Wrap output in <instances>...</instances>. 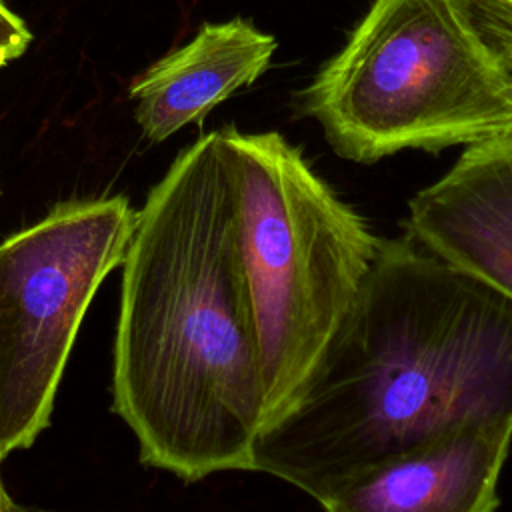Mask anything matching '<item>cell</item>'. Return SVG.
<instances>
[{
    "mask_svg": "<svg viewBox=\"0 0 512 512\" xmlns=\"http://www.w3.org/2000/svg\"><path fill=\"white\" fill-rule=\"evenodd\" d=\"M512 422V300L424 250L380 238L364 282L252 472L324 504L376 464L464 426Z\"/></svg>",
    "mask_w": 512,
    "mask_h": 512,
    "instance_id": "cell-1",
    "label": "cell"
},
{
    "mask_svg": "<svg viewBox=\"0 0 512 512\" xmlns=\"http://www.w3.org/2000/svg\"><path fill=\"white\" fill-rule=\"evenodd\" d=\"M120 266L112 410L140 460L184 482L252 472L264 384L218 130L150 190Z\"/></svg>",
    "mask_w": 512,
    "mask_h": 512,
    "instance_id": "cell-2",
    "label": "cell"
},
{
    "mask_svg": "<svg viewBox=\"0 0 512 512\" xmlns=\"http://www.w3.org/2000/svg\"><path fill=\"white\" fill-rule=\"evenodd\" d=\"M346 160L440 152L512 132V78L472 0H374L300 92Z\"/></svg>",
    "mask_w": 512,
    "mask_h": 512,
    "instance_id": "cell-3",
    "label": "cell"
},
{
    "mask_svg": "<svg viewBox=\"0 0 512 512\" xmlns=\"http://www.w3.org/2000/svg\"><path fill=\"white\" fill-rule=\"evenodd\" d=\"M218 134L258 336L264 426L316 364L380 238L282 134L234 126Z\"/></svg>",
    "mask_w": 512,
    "mask_h": 512,
    "instance_id": "cell-4",
    "label": "cell"
},
{
    "mask_svg": "<svg viewBox=\"0 0 512 512\" xmlns=\"http://www.w3.org/2000/svg\"><path fill=\"white\" fill-rule=\"evenodd\" d=\"M134 222L124 196L72 200L0 242V464L50 424L84 314Z\"/></svg>",
    "mask_w": 512,
    "mask_h": 512,
    "instance_id": "cell-5",
    "label": "cell"
},
{
    "mask_svg": "<svg viewBox=\"0 0 512 512\" xmlns=\"http://www.w3.org/2000/svg\"><path fill=\"white\" fill-rule=\"evenodd\" d=\"M406 236L512 300V132L466 146L408 202Z\"/></svg>",
    "mask_w": 512,
    "mask_h": 512,
    "instance_id": "cell-6",
    "label": "cell"
},
{
    "mask_svg": "<svg viewBox=\"0 0 512 512\" xmlns=\"http://www.w3.org/2000/svg\"><path fill=\"white\" fill-rule=\"evenodd\" d=\"M512 422L464 426L392 456L322 504L324 512H496Z\"/></svg>",
    "mask_w": 512,
    "mask_h": 512,
    "instance_id": "cell-7",
    "label": "cell"
},
{
    "mask_svg": "<svg viewBox=\"0 0 512 512\" xmlns=\"http://www.w3.org/2000/svg\"><path fill=\"white\" fill-rule=\"evenodd\" d=\"M278 40L250 20L206 22L184 46L156 60L130 88L144 136L162 142L242 88L272 62Z\"/></svg>",
    "mask_w": 512,
    "mask_h": 512,
    "instance_id": "cell-8",
    "label": "cell"
},
{
    "mask_svg": "<svg viewBox=\"0 0 512 512\" xmlns=\"http://www.w3.org/2000/svg\"><path fill=\"white\" fill-rule=\"evenodd\" d=\"M472 6L480 30L512 78V0H472Z\"/></svg>",
    "mask_w": 512,
    "mask_h": 512,
    "instance_id": "cell-9",
    "label": "cell"
},
{
    "mask_svg": "<svg viewBox=\"0 0 512 512\" xmlns=\"http://www.w3.org/2000/svg\"><path fill=\"white\" fill-rule=\"evenodd\" d=\"M30 42H32V32L0 0V66L22 56Z\"/></svg>",
    "mask_w": 512,
    "mask_h": 512,
    "instance_id": "cell-10",
    "label": "cell"
},
{
    "mask_svg": "<svg viewBox=\"0 0 512 512\" xmlns=\"http://www.w3.org/2000/svg\"><path fill=\"white\" fill-rule=\"evenodd\" d=\"M8 504H10V496H8V492L4 488V482H2V476H0V512H6Z\"/></svg>",
    "mask_w": 512,
    "mask_h": 512,
    "instance_id": "cell-11",
    "label": "cell"
},
{
    "mask_svg": "<svg viewBox=\"0 0 512 512\" xmlns=\"http://www.w3.org/2000/svg\"><path fill=\"white\" fill-rule=\"evenodd\" d=\"M6 512H48V510L26 508V506H20V504H16V502H12V500H10V504H8V508H6Z\"/></svg>",
    "mask_w": 512,
    "mask_h": 512,
    "instance_id": "cell-12",
    "label": "cell"
}]
</instances>
